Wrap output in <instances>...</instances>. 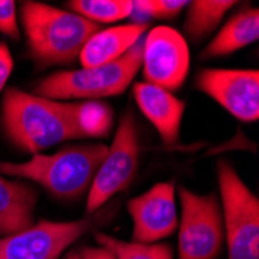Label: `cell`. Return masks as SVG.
Here are the masks:
<instances>
[{"label":"cell","instance_id":"8fae6325","mask_svg":"<svg viewBox=\"0 0 259 259\" xmlns=\"http://www.w3.org/2000/svg\"><path fill=\"white\" fill-rule=\"evenodd\" d=\"M132 218V242L157 244L176 233L179 213L174 182H160L127 202Z\"/></svg>","mask_w":259,"mask_h":259},{"label":"cell","instance_id":"8992f818","mask_svg":"<svg viewBox=\"0 0 259 259\" xmlns=\"http://www.w3.org/2000/svg\"><path fill=\"white\" fill-rule=\"evenodd\" d=\"M228 259H259V200L227 160L218 161Z\"/></svg>","mask_w":259,"mask_h":259},{"label":"cell","instance_id":"d6986e66","mask_svg":"<svg viewBox=\"0 0 259 259\" xmlns=\"http://www.w3.org/2000/svg\"><path fill=\"white\" fill-rule=\"evenodd\" d=\"M68 7L82 19L100 25L127 19L131 0H72Z\"/></svg>","mask_w":259,"mask_h":259},{"label":"cell","instance_id":"e0dca14e","mask_svg":"<svg viewBox=\"0 0 259 259\" xmlns=\"http://www.w3.org/2000/svg\"><path fill=\"white\" fill-rule=\"evenodd\" d=\"M236 5L233 0H194L186 7V19L183 23L185 33L191 40L199 42L213 33L225 14Z\"/></svg>","mask_w":259,"mask_h":259},{"label":"cell","instance_id":"9a60e30c","mask_svg":"<svg viewBox=\"0 0 259 259\" xmlns=\"http://www.w3.org/2000/svg\"><path fill=\"white\" fill-rule=\"evenodd\" d=\"M259 39V10L245 8L230 17L202 52L203 59L228 56Z\"/></svg>","mask_w":259,"mask_h":259},{"label":"cell","instance_id":"9c48e42d","mask_svg":"<svg viewBox=\"0 0 259 259\" xmlns=\"http://www.w3.org/2000/svg\"><path fill=\"white\" fill-rule=\"evenodd\" d=\"M191 55L186 39L171 27H155L143 39L141 70L145 82L168 92L179 90L190 73Z\"/></svg>","mask_w":259,"mask_h":259},{"label":"cell","instance_id":"30bf717a","mask_svg":"<svg viewBox=\"0 0 259 259\" xmlns=\"http://www.w3.org/2000/svg\"><path fill=\"white\" fill-rule=\"evenodd\" d=\"M196 87L239 121H257L259 72L256 68H203L196 75Z\"/></svg>","mask_w":259,"mask_h":259},{"label":"cell","instance_id":"7c38bea8","mask_svg":"<svg viewBox=\"0 0 259 259\" xmlns=\"http://www.w3.org/2000/svg\"><path fill=\"white\" fill-rule=\"evenodd\" d=\"M132 95L140 110L154 124L164 145H176L180 138V127L186 103L174 93L149 82H135Z\"/></svg>","mask_w":259,"mask_h":259},{"label":"cell","instance_id":"ac0fdd59","mask_svg":"<svg viewBox=\"0 0 259 259\" xmlns=\"http://www.w3.org/2000/svg\"><path fill=\"white\" fill-rule=\"evenodd\" d=\"M95 241L100 247L106 248L113 259H174L172 247L164 242H127L101 231H95Z\"/></svg>","mask_w":259,"mask_h":259},{"label":"cell","instance_id":"52a82bcc","mask_svg":"<svg viewBox=\"0 0 259 259\" xmlns=\"http://www.w3.org/2000/svg\"><path fill=\"white\" fill-rule=\"evenodd\" d=\"M140 161V138L135 115L126 110L116 127L112 145L90 185L85 213L93 214L134 180Z\"/></svg>","mask_w":259,"mask_h":259},{"label":"cell","instance_id":"cb8c5ba5","mask_svg":"<svg viewBox=\"0 0 259 259\" xmlns=\"http://www.w3.org/2000/svg\"><path fill=\"white\" fill-rule=\"evenodd\" d=\"M82 259H113V256L103 247H82L79 250Z\"/></svg>","mask_w":259,"mask_h":259},{"label":"cell","instance_id":"2e32d148","mask_svg":"<svg viewBox=\"0 0 259 259\" xmlns=\"http://www.w3.org/2000/svg\"><path fill=\"white\" fill-rule=\"evenodd\" d=\"M58 103L68 126L72 127L78 140L104 138L109 135L113 126V110L107 103L98 100Z\"/></svg>","mask_w":259,"mask_h":259},{"label":"cell","instance_id":"7a4b0ae2","mask_svg":"<svg viewBox=\"0 0 259 259\" xmlns=\"http://www.w3.org/2000/svg\"><path fill=\"white\" fill-rule=\"evenodd\" d=\"M106 154L103 143L70 146L50 155L34 154L22 163L0 160V174L36 182L56 199L75 200L90 190Z\"/></svg>","mask_w":259,"mask_h":259},{"label":"cell","instance_id":"5bb4252c","mask_svg":"<svg viewBox=\"0 0 259 259\" xmlns=\"http://www.w3.org/2000/svg\"><path fill=\"white\" fill-rule=\"evenodd\" d=\"M37 199V190L31 185L0 174V236L5 238L34 225Z\"/></svg>","mask_w":259,"mask_h":259},{"label":"cell","instance_id":"7402d4cb","mask_svg":"<svg viewBox=\"0 0 259 259\" xmlns=\"http://www.w3.org/2000/svg\"><path fill=\"white\" fill-rule=\"evenodd\" d=\"M190 2L186 0H155V11H157V19H174L177 17Z\"/></svg>","mask_w":259,"mask_h":259},{"label":"cell","instance_id":"4fadbf2b","mask_svg":"<svg viewBox=\"0 0 259 259\" xmlns=\"http://www.w3.org/2000/svg\"><path fill=\"white\" fill-rule=\"evenodd\" d=\"M146 30H149V25L137 23L100 30L85 42L78 59L84 68L110 64L132 50L143 39Z\"/></svg>","mask_w":259,"mask_h":259},{"label":"cell","instance_id":"44dd1931","mask_svg":"<svg viewBox=\"0 0 259 259\" xmlns=\"http://www.w3.org/2000/svg\"><path fill=\"white\" fill-rule=\"evenodd\" d=\"M127 19L137 25H148L149 20L157 19L155 0H131V13Z\"/></svg>","mask_w":259,"mask_h":259},{"label":"cell","instance_id":"5b68a950","mask_svg":"<svg viewBox=\"0 0 259 259\" xmlns=\"http://www.w3.org/2000/svg\"><path fill=\"white\" fill-rule=\"evenodd\" d=\"M116 211L118 202H113L79 221L34 222L27 230L0 238V259H59L79 238L113 219Z\"/></svg>","mask_w":259,"mask_h":259},{"label":"cell","instance_id":"6da1fadb","mask_svg":"<svg viewBox=\"0 0 259 259\" xmlns=\"http://www.w3.org/2000/svg\"><path fill=\"white\" fill-rule=\"evenodd\" d=\"M20 20L28 56L40 68L75 62L85 42L100 31V25L75 13L33 0L22 2Z\"/></svg>","mask_w":259,"mask_h":259},{"label":"cell","instance_id":"ba28073f","mask_svg":"<svg viewBox=\"0 0 259 259\" xmlns=\"http://www.w3.org/2000/svg\"><path fill=\"white\" fill-rule=\"evenodd\" d=\"M179 259H216L224 245V222L218 194H196L180 188Z\"/></svg>","mask_w":259,"mask_h":259},{"label":"cell","instance_id":"277c9868","mask_svg":"<svg viewBox=\"0 0 259 259\" xmlns=\"http://www.w3.org/2000/svg\"><path fill=\"white\" fill-rule=\"evenodd\" d=\"M143 39L123 58L110 64L78 70H62L45 76L34 85L37 97L61 100H100L116 97L132 84L141 68Z\"/></svg>","mask_w":259,"mask_h":259},{"label":"cell","instance_id":"ffe728a7","mask_svg":"<svg viewBox=\"0 0 259 259\" xmlns=\"http://www.w3.org/2000/svg\"><path fill=\"white\" fill-rule=\"evenodd\" d=\"M0 33L14 40L20 39L16 2H13V0H0Z\"/></svg>","mask_w":259,"mask_h":259},{"label":"cell","instance_id":"3957f363","mask_svg":"<svg viewBox=\"0 0 259 259\" xmlns=\"http://www.w3.org/2000/svg\"><path fill=\"white\" fill-rule=\"evenodd\" d=\"M0 124L16 148L33 155L76 138L58 101L14 87L4 95Z\"/></svg>","mask_w":259,"mask_h":259},{"label":"cell","instance_id":"603a6c76","mask_svg":"<svg viewBox=\"0 0 259 259\" xmlns=\"http://www.w3.org/2000/svg\"><path fill=\"white\" fill-rule=\"evenodd\" d=\"M13 68H14V62L8 45L5 42H0V95H2V90L5 89L7 81L11 76Z\"/></svg>","mask_w":259,"mask_h":259},{"label":"cell","instance_id":"d4e9b609","mask_svg":"<svg viewBox=\"0 0 259 259\" xmlns=\"http://www.w3.org/2000/svg\"><path fill=\"white\" fill-rule=\"evenodd\" d=\"M65 259H82V257H81L79 251H72V253H68V254H67Z\"/></svg>","mask_w":259,"mask_h":259}]
</instances>
